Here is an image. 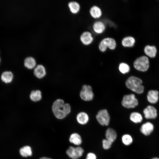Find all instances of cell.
<instances>
[{
	"label": "cell",
	"instance_id": "6da1fadb",
	"mask_svg": "<svg viewBox=\"0 0 159 159\" xmlns=\"http://www.w3.org/2000/svg\"><path fill=\"white\" fill-rule=\"evenodd\" d=\"M142 81L140 78L134 76L130 77L127 80L125 84L127 87L138 94L143 93L144 87L142 85Z\"/></svg>",
	"mask_w": 159,
	"mask_h": 159
},
{
	"label": "cell",
	"instance_id": "7a4b0ae2",
	"mask_svg": "<svg viewBox=\"0 0 159 159\" xmlns=\"http://www.w3.org/2000/svg\"><path fill=\"white\" fill-rule=\"evenodd\" d=\"M133 65L137 70L142 72L146 71L149 66V62L148 57L142 56L137 58L134 61Z\"/></svg>",
	"mask_w": 159,
	"mask_h": 159
},
{
	"label": "cell",
	"instance_id": "3957f363",
	"mask_svg": "<svg viewBox=\"0 0 159 159\" xmlns=\"http://www.w3.org/2000/svg\"><path fill=\"white\" fill-rule=\"evenodd\" d=\"M122 105L128 108H133L138 105L137 99L133 94L125 95L123 97L122 102Z\"/></svg>",
	"mask_w": 159,
	"mask_h": 159
},
{
	"label": "cell",
	"instance_id": "277c9868",
	"mask_svg": "<svg viewBox=\"0 0 159 159\" xmlns=\"http://www.w3.org/2000/svg\"><path fill=\"white\" fill-rule=\"evenodd\" d=\"M116 44L114 39L107 37L104 39L100 42L99 48L102 52H105L108 47L111 49H114L116 47Z\"/></svg>",
	"mask_w": 159,
	"mask_h": 159
},
{
	"label": "cell",
	"instance_id": "5b68a950",
	"mask_svg": "<svg viewBox=\"0 0 159 159\" xmlns=\"http://www.w3.org/2000/svg\"><path fill=\"white\" fill-rule=\"evenodd\" d=\"M96 118L100 125L106 126L109 125L110 116L107 110L103 109L100 110L96 115Z\"/></svg>",
	"mask_w": 159,
	"mask_h": 159
},
{
	"label": "cell",
	"instance_id": "8992f818",
	"mask_svg": "<svg viewBox=\"0 0 159 159\" xmlns=\"http://www.w3.org/2000/svg\"><path fill=\"white\" fill-rule=\"evenodd\" d=\"M84 152V150L81 147H74L70 146L66 151L67 155L72 159H77L81 157Z\"/></svg>",
	"mask_w": 159,
	"mask_h": 159
},
{
	"label": "cell",
	"instance_id": "52a82bcc",
	"mask_svg": "<svg viewBox=\"0 0 159 159\" xmlns=\"http://www.w3.org/2000/svg\"><path fill=\"white\" fill-rule=\"evenodd\" d=\"M93 95L91 87L88 85H84L80 93L81 98L85 101H89L92 99Z\"/></svg>",
	"mask_w": 159,
	"mask_h": 159
},
{
	"label": "cell",
	"instance_id": "ba28073f",
	"mask_svg": "<svg viewBox=\"0 0 159 159\" xmlns=\"http://www.w3.org/2000/svg\"><path fill=\"white\" fill-rule=\"evenodd\" d=\"M145 117L147 119H153L157 116V111L153 107L149 105L143 110Z\"/></svg>",
	"mask_w": 159,
	"mask_h": 159
},
{
	"label": "cell",
	"instance_id": "9c48e42d",
	"mask_svg": "<svg viewBox=\"0 0 159 159\" xmlns=\"http://www.w3.org/2000/svg\"><path fill=\"white\" fill-rule=\"evenodd\" d=\"M153 129V125L150 122H147L142 125L140 130L143 134L147 136L150 135L152 132Z\"/></svg>",
	"mask_w": 159,
	"mask_h": 159
},
{
	"label": "cell",
	"instance_id": "30bf717a",
	"mask_svg": "<svg viewBox=\"0 0 159 159\" xmlns=\"http://www.w3.org/2000/svg\"><path fill=\"white\" fill-rule=\"evenodd\" d=\"M80 39L82 43L85 45L90 44L93 40L91 33L88 32H85L81 34Z\"/></svg>",
	"mask_w": 159,
	"mask_h": 159
},
{
	"label": "cell",
	"instance_id": "8fae6325",
	"mask_svg": "<svg viewBox=\"0 0 159 159\" xmlns=\"http://www.w3.org/2000/svg\"><path fill=\"white\" fill-rule=\"evenodd\" d=\"M158 92L157 90H150L148 92L147 95L148 101L151 103H155L158 99Z\"/></svg>",
	"mask_w": 159,
	"mask_h": 159
},
{
	"label": "cell",
	"instance_id": "7c38bea8",
	"mask_svg": "<svg viewBox=\"0 0 159 159\" xmlns=\"http://www.w3.org/2000/svg\"><path fill=\"white\" fill-rule=\"evenodd\" d=\"M46 74L45 68L42 64L37 65L34 69V74L38 78H41L45 76Z\"/></svg>",
	"mask_w": 159,
	"mask_h": 159
},
{
	"label": "cell",
	"instance_id": "4fadbf2b",
	"mask_svg": "<svg viewBox=\"0 0 159 159\" xmlns=\"http://www.w3.org/2000/svg\"><path fill=\"white\" fill-rule=\"evenodd\" d=\"M145 53L151 58L154 57L156 54L157 50L156 47L154 46H146L144 49Z\"/></svg>",
	"mask_w": 159,
	"mask_h": 159
},
{
	"label": "cell",
	"instance_id": "5bb4252c",
	"mask_svg": "<svg viewBox=\"0 0 159 159\" xmlns=\"http://www.w3.org/2000/svg\"><path fill=\"white\" fill-rule=\"evenodd\" d=\"M13 78V74L11 72L9 71L3 72L1 75V80L3 82L6 83L11 82Z\"/></svg>",
	"mask_w": 159,
	"mask_h": 159
},
{
	"label": "cell",
	"instance_id": "9a60e30c",
	"mask_svg": "<svg viewBox=\"0 0 159 159\" xmlns=\"http://www.w3.org/2000/svg\"><path fill=\"white\" fill-rule=\"evenodd\" d=\"M69 141L71 143L77 145H80L82 142L81 136L77 133L71 134L69 137Z\"/></svg>",
	"mask_w": 159,
	"mask_h": 159
},
{
	"label": "cell",
	"instance_id": "2e32d148",
	"mask_svg": "<svg viewBox=\"0 0 159 159\" xmlns=\"http://www.w3.org/2000/svg\"><path fill=\"white\" fill-rule=\"evenodd\" d=\"M105 136L106 139L113 142L117 137V134L115 130L111 128H108L105 132Z\"/></svg>",
	"mask_w": 159,
	"mask_h": 159
},
{
	"label": "cell",
	"instance_id": "e0dca14e",
	"mask_svg": "<svg viewBox=\"0 0 159 159\" xmlns=\"http://www.w3.org/2000/svg\"><path fill=\"white\" fill-rule=\"evenodd\" d=\"M36 64V61L35 59L32 57H27L24 59V65L28 69H33L35 67Z\"/></svg>",
	"mask_w": 159,
	"mask_h": 159
},
{
	"label": "cell",
	"instance_id": "ac0fdd59",
	"mask_svg": "<svg viewBox=\"0 0 159 159\" xmlns=\"http://www.w3.org/2000/svg\"><path fill=\"white\" fill-rule=\"evenodd\" d=\"M77 122L80 124H86L88 121L89 117L87 114L83 112L79 113L77 116Z\"/></svg>",
	"mask_w": 159,
	"mask_h": 159
},
{
	"label": "cell",
	"instance_id": "d6986e66",
	"mask_svg": "<svg viewBox=\"0 0 159 159\" xmlns=\"http://www.w3.org/2000/svg\"><path fill=\"white\" fill-rule=\"evenodd\" d=\"M135 42L134 38L131 36L124 38L122 41V44L124 47H133Z\"/></svg>",
	"mask_w": 159,
	"mask_h": 159
},
{
	"label": "cell",
	"instance_id": "ffe728a7",
	"mask_svg": "<svg viewBox=\"0 0 159 159\" xmlns=\"http://www.w3.org/2000/svg\"><path fill=\"white\" fill-rule=\"evenodd\" d=\"M93 29L97 33H102L105 29V26L102 22L98 21L95 23L93 25Z\"/></svg>",
	"mask_w": 159,
	"mask_h": 159
},
{
	"label": "cell",
	"instance_id": "44dd1931",
	"mask_svg": "<svg viewBox=\"0 0 159 159\" xmlns=\"http://www.w3.org/2000/svg\"><path fill=\"white\" fill-rule=\"evenodd\" d=\"M20 155L23 157L31 156L32 155L31 148L29 146H25L21 148L19 150Z\"/></svg>",
	"mask_w": 159,
	"mask_h": 159
},
{
	"label": "cell",
	"instance_id": "7402d4cb",
	"mask_svg": "<svg viewBox=\"0 0 159 159\" xmlns=\"http://www.w3.org/2000/svg\"><path fill=\"white\" fill-rule=\"evenodd\" d=\"M90 12L91 16L94 18H99L102 15V11L100 9L96 6L92 7Z\"/></svg>",
	"mask_w": 159,
	"mask_h": 159
},
{
	"label": "cell",
	"instance_id": "603a6c76",
	"mask_svg": "<svg viewBox=\"0 0 159 159\" xmlns=\"http://www.w3.org/2000/svg\"><path fill=\"white\" fill-rule=\"evenodd\" d=\"M68 6L70 11L73 14H76L80 10V5L79 3L77 2L70 1L68 3Z\"/></svg>",
	"mask_w": 159,
	"mask_h": 159
},
{
	"label": "cell",
	"instance_id": "cb8c5ba5",
	"mask_svg": "<svg viewBox=\"0 0 159 159\" xmlns=\"http://www.w3.org/2000/svg\"><path fill=\"white\" fill-rule=\"evenodd\" d=\"M143 119L141 114L138 112H133L131 113L130 116V120L135 123L141 122Z\"/></svg>",
	"mask_w": 159,
	"mask_h": 159
},
{
	"label": "cell",
	"instance_id": "d4e9b609",
	"mask_svg": "<svg viewBox=\"0 0 159 159\" xmlns=\"http://www.w3.org/2000/svg\"><path fill=\"white\" fill-rule=\"evenodd\" d=\"M64 101L62 99H58L55 101L53 104L52 109L53 112L62 109L64 104Z\"/></svg>",
	"mask_w": 159,
	"mask_h": 159
},
{
	"label": "cell",
	"instance_id": "484cf974",
	"mask_svg": "<svg viewBox=\"0 0 159 159\" xmlns=\"http://www.w3.org/2000/svg\"><path fill=\"white\" fill-rule=\"evenodd\" d=\"M30 98L33 101L40 100L42 98L41 92L39 90L32 91L30 94Z\"/></svg>",
	"mask_w": 159,
	"mask_h": 159
},
{
	"label": "cell",
	"instance_id": "4316f807",
	"mask_svg": "<svg viewBox=\"0 0 159 159\" xmlns=\"http://www.w3.org/2000/svg\"><path fill=\"white\" fill-rule=\"evenodd\" d=\"M122 141L124 144L126 145H129L132 143L133 139L131 135L128 134H125L122 136Z\"/></svg>",
	"mask_w": 159,
	"mask_h": 159
},
{
	"label": "cell",
	"instance_id": "83f0119b",
	"mask_svg": "<svg viewBox=\"0 0 159 159\" xmlns=\"http://www.w3.org/2000/svg\"><path fill=\"white\" fill-rule=\"evenodd\" d=\"M119 69L120 71L123 74L128 73L130 70L129 66L125 63H121L119 65Z\"/></svg>",
	"mask_w": 159,
	"mask_h": 159
},
{
	"label": "cell",
	"instance_id": "f1b7e54d",
	"mask_svg": "<svg viewBox=\"0 0 159 159\" xmlns=\"http://www.w3.org/2000/svg\"><path fill=\"white\" fill-rule=\"evenodd\" d=\"M53 112L55 117L58 119H62L67 115L62 109L55 111Z\"/></svg>",
	"mask_w": 159,
	"mask_h": 159
},
{
	"label": "cell",
	"instance_id": "f546056e",
	"mask_svg": "<svg viewBox=\"0 0 159 159\" xmlns=\"http://www.w3.org/2000/svg\"><path fill=\"white\" fill-rule=\"evenodd\" d=\"M112 142L109 140L106 139H103L102 141V147L105 150L110 149L111 146Z\"/></svg>",
	"mask_w": 159,
	"mask_h": 159
},
{
	"label": "cell",
	"instance_id": "4dcf8cb0",
	"mask_svg": "<svg viewBox=\"0 0 159 159\" xmlns=\"http://www.w3.org/2000/svg\"><path fill=\"white\" fill-rule=\"evenodd\" d=\"M62 110L67 115L71 111V107L68 103L64 104L62 107Z\"/></svg>",
	"mask_w": 159,
	"mask_h": 159
},
{
	"label": "cell",
	"instance_id": "1f68e13d",
	"mask_svg": "<svg viewBox=\"0 0 159 159\" xmlns=\"http://www.w3.org/2000/svg\"><path fill=\"white\" fill-rule=\"evenodd\" d=\"M86 159H97V157L95 153L90 152L87 153Z\"/></svg>",
	"mask_w": 159,
	"mask_h": 159
},
{
	"label": "cell",
	"instance_id": "d6a6232c",
	"mask_svg": "<svg viewBox=\"0 0 159 159\" xmlns=\"http://www.w3.org/2000/svg\"><path fill=\"white\" fill-rule=\"evenodd\" d=\"M39 159H52L51 158L46 157H43L41 158H40Z\"/></svg>",
	"mask_w": 159,
	"mask_h": 159
},
{
	"label": "cell",
	"instance_id": "836d02e7",
	"mask_svg": "<svg viewBox=\"0 0 159 159\" xmlns=\"http://www.w3.org/2000/svg\"><path fill=\"white\" fill-rule=\"evenodd\" d=\"M0 54H1V51H0ZM1 57L0 55V64H1Z\"/></svg>",
	"mask_w": 159,
	"mask_h": 159
},
{
	"label": "cell",
	"instance_id": "e575fe53",
	"mask_svg": "<svg viewBox=\"0 0 159 159\" xmlns=\"http://www.w3.org/2000/svg\"><path fill=\"white\" fill-rule=\"evenodd\" d=\"M151 159H159V158H152Z\"/></svg>",
	"mask_w": 159,
	"mask_h": 159
}]
</instances>
